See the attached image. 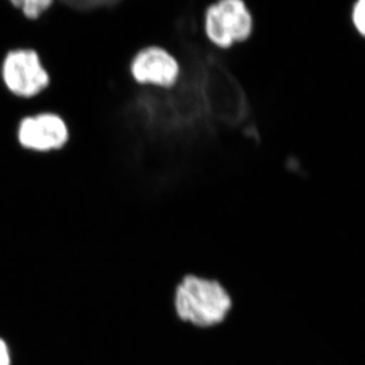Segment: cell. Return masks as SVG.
I'll return each mask as SVG.
<instances>
[{"label": "cell", "mask_w": 365, "mask_h": 365, "mask_svg": "<svg viewBox=\"0 0 365 365\" xmlns=\"http://www.w3.org/2000/svg\"><path fill=\"white\" fill-rule=\"evenodd\" d=\"M0 81L4 90L19 100H35L50 88L51 73L34 48L16 47L4 54L0 63Z\"/></svg>", "instance_id": "2"}, {"label": "cell", "mask_w": 365, "mask_h": 365, "mask_svg": "<svg viewBox=\"0 0 365 365\" xmlns=\"http://www.w3.org/2000/svg\"><path fill=\"white\" fill-rule=\"evenodd\" d=\"M353 21L357 31L365 37V0H357L353 9Z\"/></svg>", "instance_id": "7"}, {"label": "cell", "mask_w": 365, "mask_h": 365, "mask_svg": "<svg viewBox=\"0 0 365 365\" xmlns=\"http://www.w3.org/2000/svg\"><path fill=\"white\" fill-rule=\"evenodd\" d=\"M132 78L139 85L170 88L177 83L180 66L170 53L157 46L144 48L130 62Z\"/></svg>", "instance_id": "5"}, {"label": "cell", "mask_w": 365, "mask_h": 365, "mask_svg": "<svg viewBox=\"0 0 365 365\" xmlns=\"http://www.w3.org/2000/svg\"><path fill=\"white\" fill-rule=\"evenodd\" d=\"M0 365H11L9 347L1 339H0Z\"/></svg>", "instance_id": "8"}, {"label": "cell", "mask_w": 365, "mask_h": 365, "mask_svg": "<svg viewBox=\"0 0 365 365\" xmlns=\"http://www.w3.org/2000/svg\"><path fill=\"white\" fill-rule=\"evenodd\" d=\"M172 307L185 325L211 330L227 323L235 309V299L217 278L187 273L173 289Z\"/></svg>", "instance_id": "1"}, {"label": "cell", "mask_w": 365, "mask_h": 365, "mask_svg": "<svg viewBox=\"0 0 365 365\" xmlns=\"http://www.w3.org/2000/svg\"><path fill=\"white\" fill-rule=\"evenodd\" d=\"M253 16L244 0H218L205 13L204 29L211 43L222 49L249 39Z\"/></svg>", "instance_id": "4"}, {"label": "cell", "mask_w": 365, "mask_h": 365, "mask_svg": "<svg viewBox=\"0 0 365 365\" xmlns=\"http://www.w3.org/2000/svg\"><path fill=\"white\" fill-rule=\"evenodd\" d=\"M14 9H19L26 19L36 21L47 13L55 0H9Z\"/></svg>", "instance_id": "6"}, {"label": "cell", "mask_w": 365, "mask_h": 365, "mask_svg": "<svg viewBox=\"0 0 365 365\" xmlns=\"http://www.w3.org/2000/svg\"><path fill=\"white\" fill-rule=\"evenodd\" d=\"M71 139L66 118L50 110L25 115L16 127V140L21 150L35 155H50L63 150Z\"/></svg>", "instance_id": "3"}]
</instances>
